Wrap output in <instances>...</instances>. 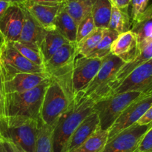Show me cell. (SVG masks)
Here are the masks:
<instances>
[{
	"instance_id": "obj_1",
	"label": "cell",
	"mask_w": 152,
	"mask_h": 152,
	"mask_svg": "<svg viewBox=\"0 0 152 152\" xmlns=\"http://www.w3.org/2000/svg\"><path fill=\"white\" fill-rule=\"evenodd\" d=\"M95 102L83 94H77L68 109L61 116L53 134L54 152H62L67 142L79 125L93 111Z\"/></svg>"
},
{
	"instance_id": "obj_2",
	"label": "cell",
	"mask_w": 152,
	"mask_h": 152,
	"mask_svg": "<svg viewBox=\"0 0 152 152\" xmlns=\"http://www.w3.org/2000/svg\"><path fill=\"white\" fill-rule=\"evenodd\" d=\"M50 81L26 91L5 94L4 117H27L39 122L43 98Z\"/></svg>"
},
{
	"instance_id": "obj_3",
	"label": "cell",
	"mask_w": 152,
	"mask_h": 152,
	"mask_svg": "<svg viewBox=\"0 0 152 152\" xmlns=\"http://www.w3.org/2000/svg\"><path fill=\"white\" fill-rule=\"evenodd\" d=\"M77 56V44L68 42L45 62L43 66L45 73L59 85L71 102L75 97L72 74Z\"/></svg>"
},
{
	"instance_id": "obj_4",
	"label": "cell",
	"mask_w": 152,
	"mask_h": 152,
	"mask_svg": "<svg viewBox=\"0 0 152 152\" xmlns=\"http://www.w3.org/2000/svg\"><path fill=\"white\" fill-rule=\"evenodd\" d=\"M40 123L27 117H0V138L10 141L24 152H36Z\"/></svg>"
},
{
	"instance_id": "obj_5",
	"label": "cell",
	"mask_w": 152,
	"mask_h": 152,
	"mask_svg": "<svg viewBox=\"0 0 152 152\" xmlns=\"http://www.w3.org/2000/svg\"><path fill=\"white\" fill-rule=\"evenodd\" d=\"M142 94L140 91L111 94L95 102L93 111L99 117L100 129L109 130L126 108Z\"/></svg>"
},
{
	"instance_id": "obj_6",
	"label": "cell",
	"mask_w": 152,
	"mask_h": 152,
	"mask_svg": "<svg viewBox=\"0 0 152 152\" xmlns=\"http://www.w3.org/2000/svg\"><path fill=\"white\" fill-rule=\"evenodd\" d=\"M126 62L120 58L109 53L102 59L100 69L93 79L83 94L94 102L111 94V86L119 70Z\"/></svg>"
},
{
	"instance_id": "obj_7",
	"label": "cell",
	"mask_w": 152,
	"mask_h": 152,
	"mask_svg": "<svg viewBox=\"0 0 152 152\" xmlns=\"http://www.w3.org/2000/svg\"><path fill=\"white\" fill-rule=\"evenodd\" d=\"M71 102L56 82L50 80L42 104L40 121L55 128L61 116L68 109Z\"/></svg>"
},
{
	"instance_id": "obj_8",
	"label": "cell",
	"mask_w": 152,
	"mask_h": 152,
	"mask_svg": "<svg viewBox=\"0 0 152 152\" xmlns=\"http://www.w3.org/2000/svg\"><path fill=\"white\" fill-rule=\"evenodd\" d=\"M0 69L4 81L20 73H45L44 68L24 57L10 42L0 40Z\"/></svg>"
},
{
	"instance_id": "obj_9",
	"label": "cell",
	"mask_w": 152,
	"mask_h": 152,
	"mask_svg": "<svg viewBox=\"0 0 152 152\" xmlns=\"http://www.w3.org/2000/svg\"><path fill=\"white\" fill-rule=\"evenodd\" d=\"M151 126L152 124L142 126L137 123L129 126L108 140L101 152H135Z\"/></svg>"
},
{
	"instance_id": "obj_10",
	"label": "cell",
	"mask_w": 152,
	"mask_h": 152,
	"mask_svg": "<svg viewBox=\"0 0 152 152\" xmlns=\"http://www.w3.org/2000/svg\"><path fill=\"white\" fill-rule=\"evenodd\" d=\"M152 105V89L144 92L126 108L108 130V140L121 131L137 123Z\"/></svg>"
},
{
	"instance_id": "obj_11",
	"label": "cell",
	"mask_w": 152,
	"mask_h": 152,
	"mask_svg": "<svg viewBox=\"0 0 152 152\" xmlns=\"http://www.w3.org/2000/svg\"><path fill=\"white\" fill-rule=\"evenodd\" d=\"M152 89V59L133 70L112 91L121 94L129 91H148Z\"/></svg>"
},
{
	"instance_id": "obj_12",
	"label": "cell",
	"mask_w": 152,
	"mask_h": 152,
	"mask_svg": "<svg viewBox=\"0 0 152 152\" xmlns=\"http://www.w3.org/2000/svg\"><path fill=\"white\" fill-rule=\"evenodd\" d=\"M103 59L81 56L76 59L72 74L74 95L86 90L100 69Z\"/></svg>"
},
{
	"instance_id": "obj_13",
	"label": "cell",
	"mask_w": 152,
	"mask_h": 152,
	"mask_svg": "<svg viewBox=\"0 0 152 152\" xmlns=\"http://www.w3.org/2000/svg\"><path fill=\"white\" fill-rule=\"evenodd\" d=\"M23 23L22 6L10 4L0 20V40L7 42L19 41Z\"/></svg>"
},
{
	"instance_id": "obj_14",
	"label": "cell",
	"mask_w": 152,
	"mask_h": 152,
	"mask_svg": "<svg viewBox=\"0 0 152 152\" xmlns=\"http://www.w3.org/2000/svg\"><path fill=\"white\" fill-rule=\"evenodd\" d=\"M22 5L43 29L45 31L55 30V20L62 4H43L27 0Z\"/></svg>"
},
{
	"instance_id": "obj_15",
	"label": "cell",
	"mask_w": 152,
	"mask_h": 152,
	"mask_svg": "<svg viewBox=\"0 0 152 152\" xmlns=\"http://www.w3.org/2000/svg\"><path fill=\"white\" fill-rule=\"evenodd\" d=\"M50 80L45 73H20L4 82L5 94L19 93L37 87L44 82Z\"/></svg>"
},
{
	"instance_id": "obj_16",
	"label": "cell",
	"mask_w": 152,
	"mask_h": 152,
	"mask_svg": "<svg viewBox=\"0 0 152 152\" xmlns=\"http://www.w3.org/2000/svg\"><path fill=\"white\" fill-rule=\"evenodd\" d=\"M111 53L126 63L134 60L140 54L136 35L131 31L118 34L111 45Z\"/></svg>"
},
{
	"instance_id": "obj_17",
	"label": "cell",
	"mask_w": 152,
	"mask_h": 152,
	"mask_svg": "<svg viewBox=\"0 0 152 152\" xmlns=\"http://www.w3.org/2000/svg\"><path fill=\"white\" fill-rule=\"evenodd\" d=\"M99 128V120L97 114L92 111L79 125L67 142L62 152H71L87 140Z\"/></svg>"
},
{
	"instance_id": "obj_18",
	"label": "cell",
	"mask_w": 152,
	"mask_h": 152,
	"mask_svg": "<svg viewBox=\"0 0 152 152\" xmlns=\"http://www.w3.org/2000/svg\"><path fill=\"white\" fill-rule=\"evenodd\" d=\"M130 31L136 35L138 48L140 52L145 45L152 41V4L132 21Z\"/></svg>"
},
{
	"instance_id": "obj_19",
	"label": "cell",
	"mask_w": 152,
	"mask_h": 152,
	"mask_svg": "<svg viewBox=\"0 0 152 152\" xmlns=\"http://www.w3.org/2000/svg\"><path fill=\"white\" fill-rule=\"evenodd\" d=\"M24 12V23L19 37V42L39 48L47 31L43 29L22 5Z\"/></svg>"
},
{
	"instance_id": "obj_20",
	"label": "cell",
	"mask_w": 152,
	"mask_h": 152,
	"mask_svg": "<svg viewBox=\"0 0 152 152\" xmlns=\"http://www.w3.org/2000/svg\"><path fill=\"white\" fill-rule=\"evenodd\" d=\"M152 59V41L149 42L147 45H145L140 50V54L132 62L126 63L121 67L118 72L117 73L113 81L112 86H111V93L113 91L117 88V86L133 71L134 68L142 65L144 62L150 60Z\"/></svg>"
},
{
	"instance_id": "obj_21",
	"label": "cell",
	"mask_w": 152,
	"mask_h": 152,
	"mask_svg": "<svg viewBox=\"0 0 152 152\" xmlns=\"http://www.w3.org/2000/svg\"><path fill=\"white\" fill-rule=\"evenodd\" d=\"M55 30L59 32L68 42L76 43L77 33V24L66 12L62 5L54 22Z\"/></svg>"
},
{
	"instance_id": "obj_22",
	"label": "cell",
	"mask_w": 152,
	"mask_h": 152,
	"mask_svg": "<svg viewBox=\"0 0 152 152\" xmlns=\"http://www.w3.org/2000/svg\"><path fill=\"white\" fill-rule=\"evenodd\" d=\"M67 43H68V42L61 36L57 31H47L39 45V50L44 62H47L55 53Z\"/></svg>"
},
{
	"instance_id": "obj_23",
	"label": "cell",
	"mask_w": 152,
	"mask_h": 152,
	"mask_svg": "<svg viewBox=\"0 0 152 152\" xmlns=\"http://www.w3.org/2000/svg\"><path fill=\"white\" fill-rule=\"evenodd\" d=\"M132 28V19L129 13V7L119 8L112 6L108 28L118 34L127 32Z\"/></svg>"
},
{
	"instance_id": "obj_24",
	"label": "cell",
	"mask_w": 152,
	"mask_h": 152,
	"mask_svg": "<svg viewBox=\"0 0 152 152\" xmlns=\"http://www.w3.org/2000/svg\"><path fill=\"white\" fill-rule=\"evenodd\" d=\"M94 0H66L62 4L64 9L78 25L91 13Z\"/></svg>"
},
{
	"instance_id": "obj_25",
	"label": "cell",
	"mask_w": 152,
	"mask_h": 152,
	"mask_svg": "<svg viewBox=\"0 0 152 152\" xmlns=\"http://www.w3.org/2000/svg\"><path fill=\"white\" fill-rule=\"evenodd\" d=\"M112 5L108 0H94L91 9L96 28H108L111 14Z\"/></svg>"
},
{
	"instance_id": "obj_26",
	"label": "cell",
	"mask_w": 152,
	"mask_h": 152,
	"mask_svg": "<svg viewBox=\"0 0 152 152\" xmlns=\"http://www.w3.org/2000/svg\"><path fill=\"white\" fill-rule=\"evenodd\" d=\"M108 138V131L99 129L87 140L71 152H101Z\"/></svg>"
},
{
	"instance_id": "obj_27",
	"label": "cell",
	"mask_w": 152,
	"mask_h": 152,
	"mask_svg": "<svg viewBox=\"0 0 152 152\" xmlns=\"http://www.w3.org/2000/svg\"><path fill=\"white\" fill-rule=\"evenodd\" d=\"M118 34L109 28H105L103 35L99 44L89 53L87 57L103 59L111 53V47L112 43L117 38Z\"/></svg>"
},
{
	"instance_id": "obj_28",
	"label": "cell",
	"mask_w": 152,
	"mask_h": 152,
	"mask_svg": "<svg viewBox=\"0 0 152 152\" xmlns=\"http://www.w3.org/2000/svg\"><path fill=\"white\" fill-rule=\"evenodd\" d=\"M54 128L40 123L37 134L36 152H54L53 134Z\"/></svg>"
},
{
	"instance_id": "obj_29",
	"label": "cell",
	"mask_w": 152,
	"mask_h": 152,
	"mask_svg": "<svg viewBox=\"0 0 152 152\" xmlns=\"http://www.w3.org/2000/svg\"><path fill=\"white\" fill-rule=\"evenodd\" d=\"M105 28H96L89 35L77 44V54L87 56L97 46L103 35Z\"/></svg>"
},
{
	"instance_id": "obj_30",
	"label": "cell",
	"mask_w": 152,
	"mask_h": 152,
	"mask_svg": "<svg viewBox=\"0 0 152 152\" xmlns=\"http://www.w3.org/2000/svg\"><path fill=\"white\" fill-rule=\"evenodd\" d=\"M10 43L24 57L26 58L30 62L35 64V65H39V66H44L45 62L42 56L41 52H40L39 48L24 44V43L19 42H14Z\"/></svg>"
},
{
	"instance_id": "obj_31",
	"label": "cell",
	"mask_w": 152,
	"mask_h": 152,
	"mask_svg": "<svg viewBox=\"0 0 152 152\" xmlns=\"http://www.w3.org/2000/svg\"><path fill=\"white\" fill-rule=\"evenodd\" d=\"M95 28H96V26H95L93 17L91 16V13L88 16H86L85 19H83L77 25V33L76 43L77 44V43L80 42L85 37H86L92 31H94Z\"/></svg>"
},
{
	"instance_id": "obj_32",
	"label": "cell",
	"mask_w": 152,
	"mask_h": 152,
	"mask_svg": "<svg viewBox=\"0 0 152 152\" xmlns=\"http://www.w3.org/2000/svg\"><path fill=\"white\" fill-rule=\"evenodd\" d=\"M148 1L149 0H131L130 4L132 5V11L130 16L132 21L145 11L148 7Z\"/></svg>"
},
{
	"instance_id": "obj_33",
	"label": "cell",
	"mask_w": 152,
	"mask_h": 152,
	"mask_svg": "<svg viewBox=\"0 0 152 152\" xmlns=\"http://www.w3.org/2000/svg\"><path fill=\"white\" fill-rule=\"evenodd\" d=\"M137 151L139 152H152V126L141 140Z\"/></svg>"
},
{
	"instance_id": "obj_34",
	"label": "cell",
	"mask_w": 152,
	"mask_h": 152,
	"mask_svg": "<svg viewBox=\"0 0 152 152\" xmlns=\"http://www.w3.org/2000/svg\"><path fill=\"white\" fill-rule=\"evenodd\" d=\"M0 152H24L15 144L7 140L0 138Z\"/></svg>"
},
{
	"instance_id": "obj_35",
	"label": "cell",
	"mask_w": 152,
	"mask_h": 152,
	"mask_svg": "<svg viewBox=\"0 0 152 152\" xmlns=\"http://www.w3.org/2000/svg\"><path fill=\"white\" fill-rule=\"evenodd\" d=\"M4 95H5V93L4 90V80L0 72V117H4Z\"/></svg>"
},
{
	"instance_id": "obj_36",
	"label": "cell",
	"mask_w": 152,
	"mask_h": 152,
	"mask_svg": "<svg viewBox=\"0 0 152 152\" xmlns=\"http://www.w3.org/2000/svg\"><path fill=\"white\" fill-rule=\"evenodd\" d=\"M137 123L139 125H148L152 124V105L151 108L145 112V114L137 122Z\"/></svg>"
},
{
	"instance_id": "obj_37",
	"label": "cell",
	"mask_w": 152,
	"mask_h": 152,
	"mask_svg": "<svg viewBox=\"0 0 152 152\" xmlns=\"http://www.w3.org/2000/svg\"><path fill=\"white\" fill-rule=\"evenodd\" d=\"M111 5L119 8H126L130 5L131 0H108Z\"/></svg>"
},
{
	"instance_id": "obj_38",
	"label": "cell",
	"mask_w": 152,
	"mask_h": 152,
	"mask_svg": "<svg viewBox=\"0 0 152 152\" xmlns=\"http://www.w3.org/2000/svg\"><path fill=\"white\" fill-rule=\"evenodd\" d=\"M28 1H34V2L43 3V4H63L66 0H28Z\"/></svg>"
},
{
	"instance_id": "obj_39",
	"label": "cell",
	"mask_w": 152,
	"mask_h": 152,
	"mask_svg": "<svg viewBox=\"0 0 152 152\" xmlns=\"http://www.w3.org/2000/svg\"><path fill=\"white\" fill-rule=\"evenodd\" d=\"M10 5V4L7 1H4V0H0V20L2 18V16H4L6 10H7Z\"/></svg>"
},
{
	"instance_id": "obj_40",
	"label": "cell",
	"mask_w": 152,
	"mask_h": 152,
	"mask_svg": "<svg viewBox=\"0 0 152 152\" xmlns=\"http://www.w3.org/2000/svg\"><path fill=\"white\" fill-rule=\"evenodd\" d=\"M10 3V4H17V5H22L27 0H4Z\"/></svg>"
},
{
	"instance_id": "obj_41",
	"label": "cell",
	"mask_w": 152,
	"mask_h": 152,
	"mask_svg": "<svg viewBox=\"0 0 152 152\" xmlns=\"http://www.w3.org/2000/svg\"><path fill=\"white\" fill-rule=\"evenodd\" d=\"M135 152H139V151H137H137H135Z\"/></svg>"
},
{
	"instance_id": "obj_42",
	"label": "cell",
	"mask_w": 152,
	"mask_h": 152,
	"mask_svg": "<svg viewBox=\"0 0 152 152\" xmlns=\"http://www.w3.org/2000/svg\"><path fill=\"white\" fill-rule=\"evenodd\" d=\"M0 72H1V69H0Z\"/></svg>"
}]
</instances>
